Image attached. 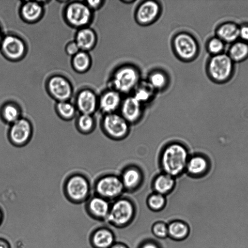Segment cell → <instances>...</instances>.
I'll return each instance as SVG.
<instances>
[{"label": "cell", "mask_w": 248, "mask_h": 248, "mask_svg": "<svg viewBox=\"0 0 248 248\" xmlns=\"http://www.w3.org/2000/svg\"><path fill=\"white\" fill-rule=\"evenodd\" d=\"M142 104L133 96L126 97L121 103V116L129 124L138 121L142 114Z\"/></svg>", "instance_id": "5bb4252c"}, {"label": "cell", "mask_w": 248, "mask_h": 248, "mask_svg": "<svg viewBox=\"0 0 248 248\" xmlns=\"http://www.w3.org/2000/svg\"><path fill=\"white\" fill-rule=\"evenodd\" d=\"M56 108L58 115L64 120H72L76 113L75 106L67 101L58 102Z\"/></svg>", "instance_id": "4dcf8cb0"}, {"label": "cell", "mask_w": 248, "mask_h": 248, "mask_svg": "<svg viewBox=\"0 0 248 248\" xmlns=\"http://www.w3.org/2000/svg\"><path fill=\"white\" fill-rule=\"evenodd\" d=\"M141 248H158V247L152 242H147L144 244Z\"/></svg>", "instance_id": "f35d334b"}, {"label": "cell", "mask_w": 248, "mask_h": 248, "mask_svg": "<svg viewBox=\"0 0 248 248\" xmlns=\"http://www.w3.org/2000/svg\"><path fill=\"white\" fill-rule=\"evenodd\" d=\"M96 195L107 199H113L119 196L124 187L120 177L111 174L103 176L95 182Z\"/></svg>", "instance_id": "8992f818"}, {"label": "cell", "mask_w": 248, "mask_h": 248, "mask_svg": "<svg viewBox=\"0 0 248 248\" xmlns=\"http://www.w3.org/2000/svg\"><path fill=\"white\" fill-rule=\"evenodd\" d=\"M224 42L218 37H214L208 40L206 48L213 55L221 53L224 49Z\"/></svg>", "instance_id": "836d02e7"}, {"label": "cell", "mask_w": 248, "mask_h": 248, "mask_svg": "<svg viewBox=\"0 0 248 248\" xmlns=\"http://www.w3.org/2000/svg\"><path fill=\"white\" fill-rule=\"evenodd\" d=\"M133 214L134 206L132 202L128 200L120 199L110 207L106 218L115 225L123 226L130 220Z\"/></svg>", "instance_id": "9c48e42d"}, {"label": "cell", "mask_w": 248, "mask_h": 248, "mask_svg": "<svg viewBox=\"0 0 248 248\" xmlns=\"http://www.w3.org/2000/svg\"><path fill=\"white\" fill-rule=\"evenodd\" d=\"M120 178L124 188L130 190L136 188L140 183L142 174L138 168L130 167L123 171Z\"/></svg>", "instance_id": "ffe728a7"}, {"label": "cell", "mask_w": 248, "mask_h": 248, "mask_svg": "<svg viewBox=\"0 0 248 248\" xmlns=\"http://www.w3.org/2000/svg\"><path fill=\"white\" fill-rule=\"evenodd\" d=\"M172 44L175 54L183 61H192L199 53V47L196 40L187 32H180L176 34Z\"/></svg>", "instance_id": "5b68a950"}, {"label": "cell", "mask_w": 248, "mask_h": 248, "mask_svg": "<svg viewBox=\"0 0 248 248\" xmlns=\"http://www.w3.org/2000/svg\"><path fill=\"white\" fill-rule=\"evenodd\" d=\"M32 134L33 127L31 122L27 118L21 117L10 124L8 137L11 143L20 147L29 142Z\"/></svg>", "instance_id": "ba28073f"}, {"label": "cell", "mask_w": 248, "mask_h": 248, "mask_svg": "<svg viewBox=\"0 0 248 248\" xmlns=\"http://www.w3.org/2000/svg\"><path fill=\"white\" fill-rule=\"evenodd\" d=\"M102 0H89L87 1L88 6L90 9H96L99 8L103 3Z\"/></svg>", "instance_id": "74e56055"}, {"label": "cell", "mask_w": 248, "mask_h": 248, "mask_svg": "<svg viewBox=\"0 0 248 248\" xmlns=\"http://www.w3.org/2000/svg\"><path fill=\"white\" fill-rule=\"evenodd\" d=\"M110 248H127V247L121 244H116L112 245Z\"/></svg>", "instance_id": "60d3db41"}, {"label": "cell", "mask_w": 248, "mask_h": 248, "mask_svg": "<svg viewBox=\"0 0 248 248\" xmlns=\"http://www.w3.org/2000/svg\"><path fill=\"white\" fill-rule=\"evenodd\" d=\"M42 12L41 5L34 1H28L25 3L21 9L23 17L27 20L33 21L38 19Z\"/></svg>", "instance_id": "4316f807"}, {"label": "cell", "mask_w": 248, "mask_h": 248, "mask_svg": "<svg viewBox=\"0 0 248 248\" xmlns=\"http://www.w3.org/2000/svg\"><path fill=\"white\" fill-rule=\"evenodd\" d=\"M122 103L120 93L112 89L104 93L100 97L98 106L105 114L114 113L121 106Z\"/></svg>", "instance_id": "2e32d148"}, {"label": "cell", "mask_w": 248, "mask_h": 248, "mask_svg": "<svg viewBox=\"0 0 248 248\" xmlns=\"http://www.w3.org/2000/svg\"><path fill=\"white\" fill-rule=\"evenodd\" d=\"M102 126L106 134L114 139H122L129 132V123L121 115L115 112L105 115Z\"/></svg>", "instance_id": "52a82bcc"}, {"label": "cell", "mask_w": 248, "mask_h": 248, "mask_svg": "<svg viewBox=\"0 0 248 248\" xmlns=\"http://www.w3.org/2000/svg\"><path fill=\"white\" fill-rule=\"evenodd\" d=\"M2 40V37H1V31H0V45Z\"/></svg>", "instance_id": "b9f144b4"}, {"label": "cell", "mask_w": 248, "mask_h": 248, "mask_svg": "<svg viewBox=\"0 0 248 248\" xmlns=\"http://www.w3.org/2000/svg\"><path fill=\"white\" fill-rule=\"evenodd\" d=\"M96 41V36L93 30L83 28L79 30L76 35V43L80 49L88 50L92 48Z\"/></svg>", "instance_id": "44dd1931"}, {"label": "cell", "mask_w": 248, "mask_h": 248, "mask_svg": "<svg viewBox=\"0 0 248 248\" xmlns=\"http://www.w3.org/2000/svg\"><path fill=\"white\" fill-rule=\"evenodd\" d=\"M175 182L174 177L164 172L154 179V189L156 193L165 195L173 188Z\"/></svg>", "instance_id": "7402d4cb"}, {"label": "cell", "mask_w": 248, "mask_h": 248, "mask_svg": "<svg viewBox=\"0 0 248 248\" xmlns=\"http://www.w3.org/2000/svg\"><path fill=\"white\" fill-rule=\"evenodd\" d=\"M228 55L233 62L244 61L248 57V44L245 42H234L229 48Z\"/></svg>", "instance_id": "cb8c5ba5"}, {"label": "cell", "mask_w": 248, "mask_h": 248, "mask_svg": "<svg viewBox=\"0 0 248 248\" xmlns=\"http://www.w3.org/2000/svg\"><path fill=\"white\" fill-rule=\"evenodd\" d=\"M189 157L188 150L183 144L178 142L170 143L162 152L161 168L164 173L175 177L186 170Z\"/></svg>", "instance_id": "6da1fadb"}, {"label": "cell", "mask_w": 248, "mask_h": 248, "mask_svg": "<svg viewBox=\"0 0 248 248\" xmlns=\"http://www.w3.org/2000/svg\"><path fill=\"white\" fill-rule=\"evenodd\" d=\"M134 91L133 96L141 104L149 101L155 91L147 81L140 82Z\"/></svg>", "instance_id": "83f0119b"}, {"label": "cell", "mask_w": 248, "mask_h": 248, "mask_svg": "<svg viewBox=\"0 0 248 248\" xmlns=\"http://www.w3.org/2000/svg\"><path fill=\"white\" fill-rule=\"evenodd\" d=\"M87 207L93 217L98 218H107L110 209L107 200L98 195L89 199Z\"/></svg>", "instance_id": "ac0fdd59"}, {"label": "cell", "mask_w": 248, "mask_h": 248, "mask_svg": "<svg viewBox=\"0 0 248 248\" xmlns=\"http://www.w3.org/2000/svg\"><path fill=\"white\" fill-rule=\"evenodd\" d=\"M168 81V78L164 72L155 70L149 74L147 81L155 91H160L167 86Z\"/></svg>", "instance_id": "d4e9b609"}, {"label": "cell", "mask_w": 248, "mask_h": 248, "mask_svg": "<svg viewBox=\"0 0 248 248\" xmlns=\"http://www.w3.org/2000/svg\"><path fill=\"white\" fill-rule=\"evenodd\" d=\"M95 122L93 115L80 114L76 121V126L79 132L84 134L92 132L95 128Z\"/></svg>", "instance_id": "484cf974"}, {"label": "cell", "mask_w": 248, "mask_h": 248, "mask_svg": "<svg viewBox=\"0 0 248 248\" xmlns=\"http://www.w3.org/2000/svg\"><path fill=\"white\" fill-rule=\"evenodd\" d=\"M1 113L3 120L10 124L22 117L20 109L16 105L13 103L5 105L1 109Z\"/></svg>", "instance_id": "f546056e"}, {"label": "cell", "mask_w": 248, "mask_h": 248, "mask_svg": "<svg viewBox=\"0 0 248 248\" xmlns=\"http://www.w3.org/2000/svg\"><path fill=\"white\" fill-rule=\"evenodd\" d=\"M0 248H9V245L5 240L0 239Z\"/></svg>", "instance_id": "ab89813d"}, {"label": "cell", "mask_w": 248, "mask_h": 248, "mask_svg": "<svg viewBox=\"0 0 248 248\" xmlns=\"http://www.w3.org/2000/svg\"><path fill=\"white\" fill-rule=\"evenodd\" d=\"M2 52L11 59L20 58L25 51L24 42L19 38L14 35H7L2 39L1 44Z\"/></svg>", "instance_id": "7c38bea8"}, {"label": "cell", "mask_w": 248, "mask_h": 248, "mask_svg": "<svg viewBox=\"0 0 248 248\" xmlns=\"http://www.w3.org/2000/svg\"><path fill=\"white\" fill-rule=\"evenodd\" d=\"M140 73L133 65L119 67L113 73L111 80L112 89L120 93H127L134 90L140 83Z\"/></svg>", "instance_id": "7a4b0ae2"}, {"label": "cell", "mask_w": 248, "mask_h": 248, "mask_svg": "<svg viewBox=\"0 0 248 248\" xmlns=\"http://www.w3.org/2000/svg\"><path fill=\"white\" fill-rule=\"evenodd\" d=\"M91 241L96 248H110L113 244L114 237L110 231L102 228L93 233Z\"/></svg>", "instance_id": "603a6c76"}, {"label": "cell", "mask_w": 248, "mask_h": 248, "mask_svg": "<svg viewBox=\"0 0 248 248\" xmlns=\"http://www.w3.org/2000/svg\"><path fill=\"white\" fill-rule=\"evenodd\" d=\"M160 4L155 0H145L139 5L135 13V18L139 24L143 26L154 22L161 13Z\"/></svg>", "instance_id": "30bf717a"}, {"label": "cell", "mask_w": 248, "mask_h": 248, "mask_svg": "<svg viewBox=\"0 0 248 248\" xmlns=\"http://www.w3.org/2000/svg\"><path fill=\"white\" fill-rule=\"evenodd\" d=\"M168 234L174 239H182L186 237L189 233V229L185 223L175 221L168 226Z\"/></svg>", "instance_id": "f1b7e54d"}, {"label": "cell", "mask_w": 248, "mask_h": 248, "mask_svg": "<svg viewBox=\"0 0 248 248\" xmlns=\"http://www.w3.org/2000/svg\"><path fill=\"white\" fill-rule=\"evenodd\" d=\"M209 167L208 159L204 155H195L189 157L186 170L189 175L199 177L205 174Z\"/></svg>", "instance_id": "e0dca14e"}, {"label": "cell", "mask_w": 248, "mask_h": 248, "mask_svg": "<svg viewBox=\"0 0 248 248\" xmlns=\"http://www.w3.org/2000/svg\"><path fill=\"white\" fill-rule=\"evenodd\" d=\"M65 196L72 202L80 203L86 200L90 193V184L86 176L80 173L70 175L64 184Z\"/></svg>", "instance_id": "277c9868"}, {"label": "cell", "mask_w": 248, "mask_h": 248, "mask_svg": "<svg viewBox=\"0 0 248 248\" xmlns=\"http://www.w3.org/2000/svg\"><path fill=\"white\" fill-rule=\"evenodd\" d=\"M73 64L76 70L79 71H85L90 66V57L85 52L79 51L74 55Z\"/></svg>", "instance_id": "1f68e13d"}, {"label": "cell", "mask_w": 248, "mask_h": 248, "mask_svg": "<svg viewBox=\"0 0 248 248\" xmlns=\"http://www.w3.org/2000/svg\"><path fill=\"white\" fill-rule=\"evenodd\" d=\"M79 48L76 42L69 43L66 47V51L68 54L75 55L79 52Z\"/></svg>", "instance_id": "d590c367"}, {"label": "cell", "mask_w": 248, "mask_h": 248, "mask_svg": "<svg viewBox=\"0 0 248 248\" xmlns=\"http://www.w3.org/2000/svg\"><path fill=\"white\" fill-rule=\"evenodd\" d=\"M239 37L248 42V25H244L239 28Z\"/></svg>", "instance_id": "8d00e7d4"}, {"label": "cell", "mask_w": 248, "mask_h": 248, "mask_svg": "<svg viewBox=\"0 0 248 248\" xmlns=\"http://www.w3.org/2000/svg\"><path fill=\"white\" fill-rule=\"evenodd\" d=\"M65 15L68 22L77 27L87 24L92 16L90 8L88 5L80 2H74L69 5Z\"/></svg>", "instance_id": "8fae6325"}, {"label": "cell", "mask_w": 248, "mask_h": 248, "mask_svg": "<svg viewBox=\"0 0 248 248\" xmlns=\"http://www.w3.org/2000/svg\"><path fill=\"white\" fill-rule=\"evenodd\" d=\"M1 217H2V214H1V212L0 210V222L1 221Z\"/></svg>", "instance_id": "7bdbcfd3"}, {"label": "cell", "mask_w": 248, "mask_h": 248, "mask_svg": "<svg viewBox=\"0 0 248 248\" xmlns=\"http://www.w3.org/2000/svg\"><path fill=\"white\" fill-rule=\"evenodd\" d=\"M216 33L224 42L232 43L239 37V27L235 23L227 22L217 28Z\"/></svg>", "instance_id": "d6986e66"}, {"label": "cell", "mask_w": 248, "mask_h": 248, "mask_svg": "<svg viewBox=\"0 0 248 248\" xmlns=\"http://www.w3.org/2000/svg\"><path fill=\"white\" fill-rule=\"evenodd\" d=\"M98 107L95 94L90 90H84L79 93L77 98V108L80 114L93 115Z\"/></svg>", "instance_id": "9a60e30c"}, {"label": "cell", "mask_w": 248, "mask_h": 248, "mask_svg": "<svg viewBox=\"0 0 248 248\" xmlns=\"http://www.w3.org/2000/svg\"><path fill=\"white\" fill-rule=\"evenodd\" d=\"M206 68L208 76L213 81L223 83L231 78L234 64L228 55L220 53L213 55L209 59Z\"/></svg>", "instance_id": "3957f363"}, {"label": "cell", "mask_w": 248, "mask_h": 248, "mask_svg": "<svg viewBox=\"0 0 248 248\" xmlns=\"http://www.w3.org/2000/svg\"><path fill=\"white\" fill-rule=\"evenodd\" d=\"M166 199L164 195L155 192L148 198L147 204L150 208L155 211L161 210L165 205Z\"/></svg>", "instance_id": "d6a6232c"}, {"label": "cell", "mask_w": 248, "mask_h": 248, "mask_svg": "<svg viewBox=\"0 0 248 248\" xmlns=\"http://www.w3.org/2000/svg\"><path fill=\"white\" fill-rule=\"evenodd\" d=\"M48 89L53 97L60 101H67L72 94V89L69 82L64 78L55 76L48 82Z\"/></svg>", "instance_id": "4fadbf2b"}, {"label": "cell", "mask_w": 248, "mask_h": 248, "mask_svg": "<svg viewBox=\"0 0 248 248\" xmlns=\"http://www.w3.org/2000/svg\"><path fill=\"white\" fill-rule=\"evenodd\" d=\"M152 230L153 233L159 238H165L168 235V226L162 222H158L154 224Z\"/></svg>", "instance_id": "e575fe53"}]
</instances>
